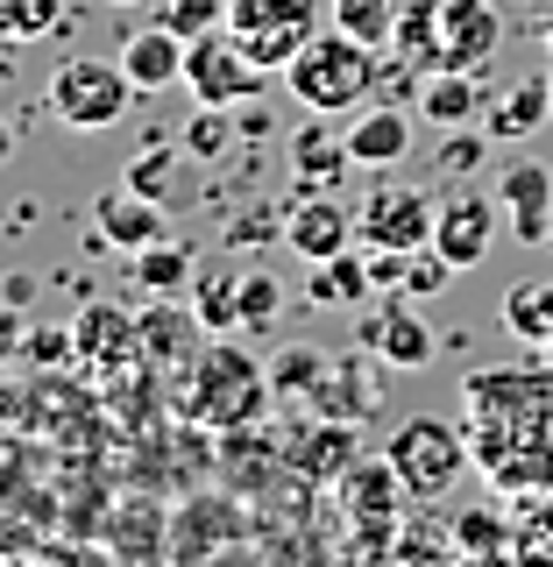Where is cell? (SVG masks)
Here are the masks:
<instances>
[{
    "mask_svg": "<svg viewBox=\"0 0 553 567\" xmlns=\"http://www.w3.org/2000/svg\"><path fill=\"white\" fill-rule=\"evenodd\" d=\"M369 291H377V277H369V256H355V248L313 262V284H306L313 306H362Z\"/></svg>",
    "mask_w": 553,
    "mask_h": 567,
    "instance_id": "44dd1931",
    "label": "cell"
},
{
    "mask_svg": "<svg viewBox=\"0 0 553 567\" xmlns=\"http://www.w3.org/2000/svg\"><path fill=\"white\" fill-rule=\"evenodd\" d=\"M291 171H306V177H341L355 156H348V135H334V114H313L306 128H298L291 142Z\"/></svg>",
    "mask_w": 553,
    "mask_h": 567,
    "instance_id": "603a6c76",
    "label": "cell"
},
{
    "mask_svg": "<svg viewBox=\"0 0 553 567\" xmlns=\"http://www.w3.org/2000/svg\"><path fill=\"white\" fill-rule=\"evenodd\" d=\"M79 333H85V348H121V341H135L142 327H129L121 312H85V319H79Z\"/></svg>",
    "mask_w": 553,
    "mask_h": 567,
    "instance_id": "74e56055",
    "label": "cell"
},
{
    "mask_svg": "<svg viewBox=\"0 0 553 567\" xmlns=\"http://www.w3.org/2000/svg\"><path fill=\"white\" fill-rule=\"evenodd\" d=\"M546 58H553V22H546Z\"/></svg>",
    "mask_w": 553,
    "mask_h": 567,
    "instance_id": "60d3db41",
    "label": "cell"
},
{
    "mask_svg": "<svg viewBox=\"0 0 553 567\" xmlns=\"http://www.w3.org/2000/svg\"><path fill=\"white\" fill-rule=\"evenodd\" d=\"M277 312H284L277 306V284L263 277V270L242 277V333H277Z\"/></svg>",
    "mask_w": 553,
    "mask_h": 567,
    "instance_id": "d590c367",
    "label": "cell"
},
{
    "mask_svg": "<svg viewBox=\"0 0 553 567\" xmlns=\"http://www.w3.org/2000/svg\"><path fill=\"white\" fill-rule=\"evenodd\" d=\"M192 312L206 333H242V277L235 270H199L192 277Z\"/></svg>",
    "mask_w": 553,
    "mask_h": 567,
    "instance_id": "484cf974",
    "label": "cell"
},
{
    "mask_svg": "<svg viewBox=\"0 0 553 567\" xmlns=\"http://www.w3.org/2000/svg\"><path fill=\"white\" fill-rule=\"evenodd\" d=\"M483 156H490V128L475 135V121H469V128H440V171H448V177H475Z\"/></svg>",
    "mask_w": 553,
    "mask_h": 567,
    "instance_id": "836d02e7",
    "label": "cell"
},
{
    "mask_svg": "<svg viewBox=\"0 0 553 567\" xmlns=\"http://www.w3.org/2000/svg\"><path fill=\"white\" fill-rule=\"evenodd\" d=\"M263 79H270V71L248 58L227 29L192 35L185 43V93H192V106H248L263 93Z\"/></svg>",
    "mask_w": 553,
    "mask_h": 567,
    "instance_id": "8992f818",
    "label": "cell"
},
{
    "mask_svg": "<svg viewBox=\"0 0 553 567\" xmlns=\"http://www.w3.org/2000/svg\"><path fill=\"white\" fill-rule=\"evenodd\" d=\"M398 468H390V454H355V468L341 475V504H348V518L362 525V554H398Z\"/></svg>",
    "mask_w": 553,
    "mask_h": 567,
    "instance_id": "52a82bcc",
    "label": "cell"
},
{
    "mask_svg": "<svg viewBox=\"0 0 553 567\" xmlns=\"http://www.w3.org/2000/svg\"><path fill=\"white\" fill-rule=\"evenodd\" d=\"M227 135H235L227 106H199V114H192V128H185V150H192V156H221Z\"/></svg>",
    "mask_w": 553,
    "mask_h": 567,
    "instance_id": "8d00e7d4",
    "label": "cell"
},
{
    "mask_svg": "<svg viewBox=\"0 0 553 567\" xmlns=\"http://www.w3.org/2000/svg\"><path fill=\"white\" fill-rule=\"evenodd\" d=\"M483 106H490V93L475 71H426L412 93V114L433 121V128H469V121H483Z\"/></svg>",
    "mask_w": 553,
    "mask_h": 567,
    "instance_id": "2e32d148",
    "label": "cell"
},
{
    "mask_svg": "<svg viewBox=\"0 0 553 567\" xmlns=\"http://www.w3.org/2000/svg\"><path fill=\"white\" fill-rule=\"evenodd\" d=\"M355 454H362V440H355V425L348 419H327L319 412V425H306V433H291V468H306L319 475V483H341V475L355 468Z\"/></svg>",
    "mask_w": 553,
    "mask_h": 567,
    "instance_id": "d6986e66",
    "label": "cell"
},
{
    "mask_svg": "<svg viewBox=\"0 0 553 567\" xmlns=\"http://www.w3.org/2000/svg\"><path fill=\"white\" fill-rule=\"evenodd\" d=\"M319 377H327V354H313V348H284L270 362V390H277V398H313Z\"/></svg>",
    "mask_w": 553,
    "mask_h": 567,
    "instance_id": "d6a6232c",
    "label": "cell"
},
{
    "mask_svg": "<svg viewBox=\"0 0 553 567\" xmlns=\"http://www.w3.org/2000/svg\"><path fill=\"white\" fill-rule=\"evenodd\" d=\"M227 35L263 71H284L319 35V0H227Z\"/></svg>",
    "mask_w": 553,
    "mask_h": 567,
    "instance_id": "5b68a950",
    "label": "cell"
},
{
    "mask_svg": "<svg viewBox=\"0 0 553 567\" xmlns=\"http://www.w3.org/2000/svg\"><path fill=\"white\" fill-rule=\"evenodd\" d=\"M504 327L519 333V341H553V284L546 277H525V284H511L504 291Z\"/></svg>",
    "mask_w": 553,
    "mask_h": 567,
    "instance_id": "4316f807",
    "label": "cell"
},
{
    "mask_svg": "<svg viewBox=\"0 0 553 567\" xmlns=\"http://www.w3.org/2000/svg\"><path fill=\"white\" fill-rule=\"evenodd\" d=\"M404 150H412V106H362V114L348 121V156L355 164H369V171H390V164H404Z\"/></svg>",
    "mask_w": 553,
    "mask_h": 567,
    "instance_id": "9a60e30c",
    "label": "cell"
},
{
    "mask_svg": "<svg viewBox=\"0 0 553 567\" xmlns=\"http://www.w3.org/2000/svg\"><path fill=\"white\" fill-rule=\"evenodd\" d=\"M135 100V79L121 71V58H64L50 71V114L64 128H121Z\"/></svg>",
    "mask_w": 553,
    "mask_h": 567,
    "instance_id": "3957f363",
    "label": "cell"
},
{
    "mask_svg": "<svg viewBox=\"0 0 553 567\" xmlns=\"http://www.w3.org/2000/svg\"><path fill=\"white\" fill-rule=\"evenodd\" d=\"M496 206H504V227L525 248H553V171L546 164L504 156V171H496Z\"/></svg>",
    "mask_w": 553,
    "mask_h": 567,
    "instance_id": "30bf717a",
    "label": "cell"
},
{
    "mask_svg": "<svg viewBox=\"0 0 553 567\" xmlns=\"http://www.w3.org/2000/svg\"><path fill=\"white\" fill-rule=\"evenodd\" d=\"M504 50L496 0H440V71H483Z\"/></svg>",
    "mask_w": 553,
    "mask_h": 567,
    "instance_id": "8fae6325",
    "label": "cell"
},
{
    "mask_svg": "<svg viewBox=\"0 0 553 567\" xmlns=\"http://www.w3.org/2000/svg\"><path fill=\"white\" fill-rule=\"evenodd\" d=\"M192 412L213 419L221 433H242V425L263 419V398H270V369H256L235 341H221L213 354H199V377H192Z\"/></svg>",
    "mask_w": 553,
    "mask_h": 567,
    "instance_id": "277c9868",
    "label": "cell"
},
{
    "mask_svg": "<svg viewBox=\"0 0 553 567\" xmlns=\"http://www.w3.org/2000/svg\"><path fill=\"white\" fill-rule=\"evenodd\" d=\"M156 22H164L171 35H213V29H227V0H156Z\"/></svg>",
    "mask_w": 553,
    "mask_h": 567,
    "instance_id": "1f68e13d",
    "label": "cell"
},
{
    "mask_svg": "<svg viewBox=\"0 0 553 567\" xmlns=\"http://www.w3.org/2000/svg\"><path fill=\"white\" fill-rule=\"evenodd\" d=\"M496 220H504V206H496L490 192H475V185H454V192H440L433 248L454 262V270H475V262L490 256V241H496Z\"/></svg>",
    "mask_w": 553,
    "mask_h": 567,
    "instance_id": "9c48e42d",
    "label": "cell"
},
{
    "mask_svg": "<svg viewBox=\"0 0 553 567\" xmlns=\"http://www.w3.org/2000/svg\"><path fill=\"white\" fill-rule=\"evenodd\" d=\"M490 483L504 489V496H540V489H553V433H532L525 447H511L490 468Z\"/></svg>",
    "mask_w": 553,
    "mask_h": 567,
    "instance_id": "cb8c5ba5",
    "label": "cell"
},
{
    "mask_svg": "<svg viewBox=\"0 0 553 567\" xmlns=\"http://www.w3.org/2000/svg\"><path fill=\"white\" fill-rule=\"evenodd\" d=\"M440 220V199L419 185H377L362 206H355V227H362V248H426Z\"/></svg>",
    "mask_w": 553,
    "mask_h": 567,
    "instance_id": "ba28073f",
    "label": "cell"
},
{
    "mask_svg": "<svg viewBox=\"0 0 553 567\" xmlns=\"http://www.w3.org/2000/svg\"><path fill=\"white\" fill-rule=\"evenodd\" d=\"M398 8L404 0H334V29L362 35V43H390V29H398Z\"/></svg>",
    "mask_w": 553,
    "mask_h": 567,
    "instance_id": "f1b7e54d",
    "label": "cell"
},
{
    "mask_svg": "<svg viewBox=\"0 0 553 567\" xmlns=\"http://www.w3.org/2000/svg\"><path fill=\"white\" fill-rule=\"evenodd\" d=\"M546 114H553V71H525V79H511L496 93L483 128H490V142H525V135L546 128Z\"/></svg>",
    "mask_w": 553,
    "mask_h": 567,
    "instance_id": "e0dca14e",
    "label": "cell"
},
{
    "mask_svg": "<svg viewBox=\"0 0 553 567\" xmlns=\"http://www.w3.org/2000/svg\"><path fill=\"white\" fill-rule=\"evenodd\" d=\"M362 348H369V362H383V369H426L433 362V327H426L404 298H390L383 312L362 319Z\"/></svg>",
    "mask_w": 553,
    "mask_h": 567,
    "instance_id": "7c38bea8",
    "label": "cell"
},
{
    "mask_svg": "<svg viewBox=\"0 0 553 567\" xmlns=\"http://www.w3.org/2000/svg\"><path fill=\"white\" fill-rule=\"evenodd\" d=\"M213 511H221V504H185V511H177V532H171V554H177V560H199L206 546H213V532H227V539H235L242 518L227 511V518L213 525Z\"/></svg>",
    "mask_w": 553,
    "mask_h": 567,
    "instance_id": "f546056e",
    "label": "cell"
},
{
    "mask_svg": "<svg viewBox=\"0 0 553 567\" xmlns=\"http://www.w3.org/2000/svg\"><path fill=\"white\" fill-rule=\"evenodd\" d=\"M8 156H14V128H8V121H0V164H8Z\"/></svg>",
    "mask_w": 553,
    "mask_h": 567,
    "instance_id": "f35d334b",
    "label": "cell"
},
{
    "mask_svg": "<svg viewBox=\"0 0 553 567\" xmlns=\"http://www.w3.org/2000/svg\"><path fill=\"white\" fill-rule=\"evenodd\" d=\"M106 8H135V0H106Z\"/></svg>",
    "mask_w": 553,
    "mask_h": 567,
    "instance_id": "b9f144b4",
    "label": "cell"
},
{
    "mask_svg": "<svg viewBox=\"0 0 553 567\" xmlns=\"http://www.w3.org/2000/svg\"><path fill=\"white\" fill-rule=\"evenodd\" d=\"M511 525H519V539H511V554H519V560H553V489L519 496Z\"/></svg>",
    "mask_w": 553,
    "mask_h": 567,
    "instance_id": "83f0119b",
    "label": "cell"
},
{
    "mask_svg": "<svg viewBox=\"0 0 553 567\" xmlns=\"http://www.w3.org/2000/svg\"><path fill=\"white\" fill-rule=\"evenodd\" d=\"M390 468H398V483L404 496H419V504H433V496H448L461 483V468H469V433L448 419H433V412H419V419H404L398 433H390Z\"/></svg>",
    "mask_w": 553,
    "mask_h": 567,
    "instance_id": "7a4b0ae2",
    "label": "cell"
},
{
    "mask_svg": "<svg viewBox=\"0 0 553 567\" xmlns=\"http://www.w3.org/2000/svg\"><path fill=\"white\" fill-rule=\"evenodd\" d=\"M129 270H135V284H142L150 298H164V291H177V284H192V277H199V262H192V248L177 241V235H164V241L135 248V262H129Z\"/></svg>",
    "mask_w": 553,
    "mask_h": 567,
    "instance_id": "d4e9b609",
    "label": "cell"
},
{
    "mask_svg": "<svg viewBox=\"0 0 553 567\" xmlns=\"http://www.w3.org/2000/svg\"><path fill=\"white\" fill-rule=\"evenodd\" d=\"M377 43H362V35L348 29H319L306 50H298L291 64H284V85H291V100L306 106V114H355V106L377 100Z\"/></svg>",
    "mask_w": 553,
    "mask_h": 567,
    "instance_id": "6da1fadb",
    "label": "cell"
},
{
    "mask_svg": "<svg viewBox=\"0 0 553 567\" xmlns=\"http://www.w3.org/2000/svg\"><path fill=\"white\" fill-rule=\"evenodd\" d=\"M540 354H546V369H553V341H540Z\"/></svg>",
    "mask_w": 553,
    "mask_h": 567,
    "instance_id": "ab89813d",
    "label": "cell"
},
{
    "mask_svg": "<svg viewBox=\"0 0 553 567\" xmlns=\"http://www.w3.org/2000/svg\"><path fill=\"white\" fill-rule=\"evenodd\" d=\"M284 241H291V256L327 262V256H341V248L362 241V227H355V213L341 199H298L284 213Z\"/></svg>",
    "mask_w": 553,
    "mask_h": 567,
    "instance_id": "4fadbf2b",
    "label": "cell"
},
{
    "mask_svg": "<svg viewBox=\"0 0 553 567\" xmlns=\"http://www.w3.org/2000/svg\"><path fill=\"white\" fill-rule=\"evenodd\" d=\"M64 22L58 0H0V43H35Z\"/></svg>",
    "mask_w": 553,
    "mask_h": 567,
    "instance_id": "4dcf8cb0",
    "label": "cell"
},
{
    "mask_svg": "<svg viewBox=\"0 0 553 567\" xmlns=\"http://www.w3.org/2000/svg\"><path fill=\"white\" fill-rule=\"evenodd\" d=\"M129 185L142 192V199H171V192H177V156L171 150H142L129 164Z\"/></svg>",
    "mask_w": 553,
    "mask_h": 567,
    "instance_id": "e575fe53",
    "label": "cell"
},
{
    "mask_svg": "<svg viewBox=\"0 0 553 567\" xmlns=\"http://www.w3.org/2000/svg\"><path fill=\"white\" fill-rule=\"evenodd\" d=\"M93 227L106 235V248H150V241H164L171 235V220H164V199H142L135 185H121V192H100V206H93Z\"/></svg>",
    "mask_w": 553,
    "mask_h": 567,
    "instance_id": "5bb4252c",
    "label": "cell"
},
{
    "mask_svg": "<svg viewBox=\"0 0 553 567\" xmlns=\"http://www.w3.org/2000/svg\"><path fill=\"white\" fill-rule=\"evenodd\" d=\"M448 539H454V554H469V560H504L511 539H519V525H511L496 504H469V511H454Z\"/></svg>",
    "mask_w": 553,
    "mask_h": 567,
    "instance_id": "7402d4cb",
    "label": "cell"
},
{
    "mask_svg": "<svg viewBox=\"0 0 553 567\" xmlns=\"http://www.w3.org/2000/svg\"><path fill=\"white\" fill-rule=\"evenodd\" d=\"M121 71L135 79V93H164V85H185V35H171L164 22L135 29L121 43Z\"/></svg>",
    "mask_w": 553,
    "mask_h": 567,
    "instance_id": "ac0fdd59",
    "label": "cell"
},
{
    "mask_svg": "<svg viewBox=\"0 0 553 567\" xmlns=\"http://www.w3.org/2000/svg\"><path fill=\"white\" fill-rule=\"evenodd\" d=\"M390 58L412 71H440V0H404L398 29H390Z\"/></svg>",
    "mask_w": 553,
    "mask_h": 567,
    "instance_id": "ffe728a7",
    "label": "cell"
}]
</instances>
